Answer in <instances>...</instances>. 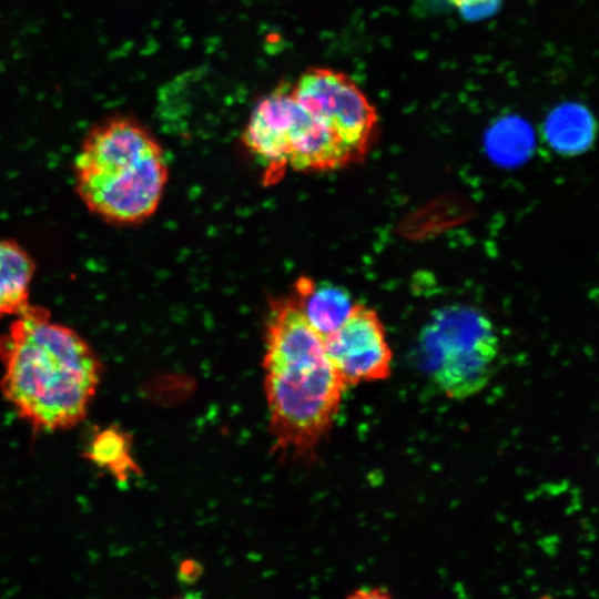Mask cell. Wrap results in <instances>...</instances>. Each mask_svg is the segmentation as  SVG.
Segmentation results:
<instances>
[{
    "label": "cell",
    "instance_id": "obj_9",
    "mask_svg": "<svg viewBox=\"0 0 599 599\" xmlns=\"http://www.w3.org/2000/svg\"><path fill=\"white\" fill-rule=\"evenodd\" d=\"M34 263L24 248L0 238V319L16 316L27 307Z\"/></svg>",
    "mask_w": 599,
    "mask_h": 599
},
{
    "label": "cell",
    "instance_id": "obj_2",
    "mask_svg": "<svg viewBox=\"0 0 599 599\" xmlns=\"http://www.w3.org/2000/svg\"><path fill=\"white\" fill-rule=\"evenodd\" d=\"M265 333L264 386L275 447L311 457L332 428L346 385L324 337L292 295L271 303Z\"/></svg>",
    "mask_w": 599,
    "mask_h": 599
},
{
    "label": "cell",
    "instance_id": "obj_6",
    "mask_svg": "<svg viewBox=\"0 0 599 599\" xmlns=\"http://www.w3.org/2000/svg\"><path fill=\"white\" fill-rule=\"evenodd\" d=\"M291 91L303 108L324 121L364 160L376 139L378 114L351 77L313 67L298 77Z\"/></svg>",
    "mask_w": 599,
    "mask_h": 599
},
{
    "label": "cell",
    "instance_id": "obj_12",
    "mask_svg": "<svg viewBox=\"0 0 599 599\" xmlns=\"http://www.w3.org/2000/svg\"><path fill=\"white\" fill-rule=\"evenodd\" d=\"M447 1L458 9L466 10V9L493 3L496 0H447Z\"/></svg>",
    "mask_w": 599,
    "mask_h": 599
},
{
    "label": "cell",
    "instance_id": "obj_4",
    "mask_svg": "<svg viewBox=\"0 0 599 599\" xmlns=\"http://www.w3.org/2000/svg\"><path fill=\"white\" fill-rule=\"evenodd\" d=\"M242 140L263 166L266 182H275L288 169L325 172L362 162L333 129L297 102L287 85L258 101Z\"/></svg>",
    "mask_w": 599,
    "mask_h": 599
},
{
    "label": "cell",
    "instance_id": "obj_3",
    "mask_svg": "<svg viewBox=\"0 0 599 599\" xmlns=\"http://www.w3.org/2000/svg\"><path fill=\"white\" fill-rule=\"evenodd\" d=\"M80 200L97 216L138 224L158 210L169 166L158 140L139 121L115 115L91 128L74 159Z\"/></svg>",
    "mask_w": 599,
    "mask_h": 599
},
{
    "label": "cell",
    "instance_id": "obj_10",
    "mask_svg": "<svg viewBox=\"0 0 599 599\" xmlns=\"http://www.w3.org/2000/svg\"><path fill=\"white\" fill-rule=\"evenodd\" d=\"M592 116L583 108L567 104L555 111L546 126L550 146L562 155H577L587 151L595 139Z\"/></svg>",
    "mask_w": 599,
    "mask_h": 599
},
{
    "label": "cell",
    "instance_id": "obj_5",
    "mask_svg": "<svg viewBox=\"0 0 599 599\" xmlns=\"http://www.w3.org/2000/svg\"><path fill=\"white\" fill-rule=\"evenodd\" d=\"M426 374L448 398L464 400L488 384L499 353L497 331L480 309L454 304L436 309L418 338Z\"/></svg>",
    "mask_w": 599,
    "mask_h": 599
},
{
    "label": "cell",
    "instance_id": "obj_1",
    "mask_svg": "<svg viewBox=\"0 0 599 599\" xmlns=\"http://www.w3.org/2000/svg\"><path fill=\"white\" fill-rule=\"evenodd\" d=\"M0 390L34 430L54 433L81 423L97 393L101 364L73 328L29 304L0 335Z\"/></svg>",
    "mask_w": 599,
    "mask_h": 599
},
{
    "label": "cell",
    "instance_id": "obj_8",
    "mask_svg": "<svg viewBox=\"0 0 599 599\" xmlns=\"http://www.w3.org/2000/svg\"><path fill=\"white\" fill-rule=\"evenodd\" d=\"M292 296L311 326L323 337L344 323L355 304L346 288L305 276L295 282Z\"/></svg>",
    "mask_w": 599,
    "mask_h": 599
},
{
    "label": "cell",
    "instance_id": "obj_7",
    "mask_svg": "<svg viewBox=\"0 0 599 599\" xmlns=\"http://www.w3.org/2000/svg\"><path fill=\"white\" fill-rule=\"evenodd\" d=\"M326 353L346 386L384 380L393 354L375 309L355 303L344 323L324 337Z\"/></svg>",
    "mask_w": 599,
    "mask_h": 599
},
{
    "label": "cell",
    "instance_id": "obj_11",
    "mask_svg": "<svg viewBox=\"0 0 599 599\" xmlns=\"http://www.w3.org/2000/svg\"><path fill=\"white\" fill-rule=\"evenodd\" d=\"M87 457L95 466L121 480H125L135 468L130 455L129 440L125 434L116 428L98 432L89 443Z\"/></svg>",
    "mask_w": 599,
    "mask_h": 599
}]
</instances>
